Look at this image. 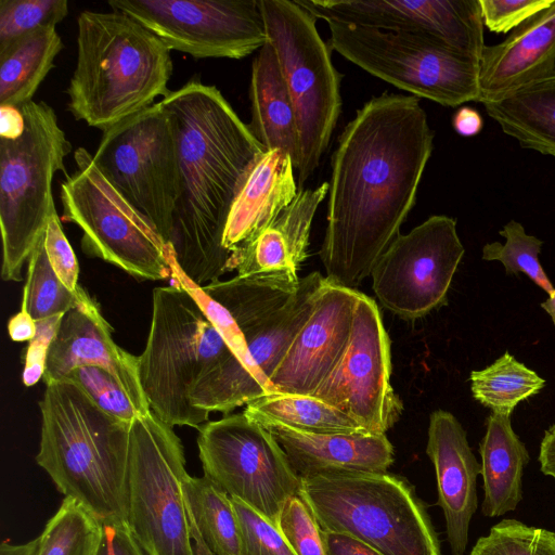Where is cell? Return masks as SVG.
<instances>
[{"label": "cell", "instance_id": "cell-1", "mask_svg": "<svg viewBox=\"0 0 555 555\" xmlns=\"http://www.w3.org/2000/svg\"><path fill=\"white\" fill-rule=\"evenodd\" d=\"M434 147L420 99L385 92L338 138L320 249L326 279L356 289L400 235Z\"/></svg>", "mask_w": 555, "mask_h": 555}, {"label": "cell", "instance_id": "cell-2", "mask_svg": "<svg viewBox=\"0 0 555 555\" xmlns=\"http://www.w3.org/2000/svg\"><path fill=\"white\" fill-rule=\"evenodd\" d=\"M160 102L172 119L180 170L169 246L182 272L205 286L232 271L222 244L227 221L266 149L215 86L191 79Z\"/></svg>", "mask_w": 555, "mask_h": 555}, {"label": "cell", "instance_id": "cell-3", "mask_svg": "<svg viewBox=\"0 0 555 555\" xmlns=\"http://www.w3.org/2000/svg\"><path fill=\"white\" fill-rule=\"evenodd\" d=\"M39 408L37 464L101 525L127 524L131 423L102 411L68 379L47 384Z\"/></svg>", "mask_w": 555, "mask_h": 555}, {"label": "cell", "instance_id": "cell-4", "mask_svg": "<svg viewBox=\"0 0 555 555\" xmlns=\"http://www.w3.org/2000/svg\"><path fill=\"white\" fill-rule=\"evenodd\" d=\"M67 94L75 119L103 132L167 96L170 50L142 24L117 12L82 11Z\"/></svg>", "mask_w": 555, "mask_h": 555}, {"label": "cell", "instance_id": "cell-5", "mask_svg": "<svg viewBox=\"0 0 555 555\" xmlns=\"http://www.w3.org/2000/svg\"><path fill=\"white\" fill-rule=\"evenodd\" d=\"M300 478L299 495L321 530L352 535L383 555H441L427 507L404 477L386 470Z\"/></svg>", "mask_w": 555, "mask_h": 555}, {"label": "cell", "instance_id": "cell-6", "mask_svg": "<svg viewBox=\"0 0 555 555\" xmlns=\"http://www.w3.org/2000/svg\"><path fill=\"white\" fill-rule=\"evenodd\" d=\"M216 327L180 285L153 291L152 321L139 377L152 412L169 426L198 428L209 413L192 402L197 382L232 356Z\"/></svg>", "mask_w": 555, "mask_h": 555}, {"label": "cell", "instance_id": "cell-7", "mask_svg": "<svg viewBox=\"0 0 555 555\" xmlns=\"http://www.w3.org/2000/svg\"><path fill=\"white\" fill-rule=\"evenodd\" d=\"M20 109L22 131L0 137L1 278L15 282L55 211L53 178L72 150L50 105L30 101Z\"/></svg>", "mask_w": 555, "mask_h": 555}, {"label": "cell", "instance_id": "cell-8", "mask_svg": "<svg viewBox=\"0 0 555 555\" xmlns=\"http://www.w3.org/2000/svg\"><path fill=\"white\" fill-rule=\"evenodd\" d=\"M268 41L273 47L293 101L299 145V190L319 166L341 108L340 74L317 18L296 0H259Z\"/></svg>", "mask_w": 555, "mask_h": 555}, {"label": "cell", "instance_id": "cell-9", "mask_svg": "<svg viewBox=\"0 0 555 555\" xmlns=\"http://www.w3.org/2000/svg\"><path fill=\"white\" fill-rule=\"evenodd\" d=\"M328 46L413 96L456 107L480 99V62L425 34L327 22Z\"/></svg>", "mask_w": 555, "mask_h": 555}, {"label": "cell", "instance_id": "cell-10", "mask_svg": "<svg viewBox=\"0 0 555 555\" xmlns=\"http://www.w3.org/2000/svg\"><path fill=\"white\" fill-rule=\"evenodd\" d=\"M74 159L60 196L63 219L82 231V251L137 279L171 278V249L155 227L108 182L90 152L78 147Z\"/></svg>", "mask_w": 555, "mask_h": 555}, {"label": "cell", "instance_id": "cell-11", "mask_svg": "<svg viewBox=\"0 0 555 555\" xmlns=\"http://www.w3.org/2000/svg\"><path fill=\"white\" fill-rule=\"evenodd\" d=\"M180 438L153 412L131 423L127 525L150 555H194Z\"/></svg>", "mask_w": 555, "mask_h": 555}, {"label": "cell", "instance_id": "cell-12", "mask_svg": "<svg viewBox=\"0 0 555 555\" xmlns=\"http://www.w3.org/2000/svg\"><path fill=\"white\" fill-rule=\"evenodd\" d=\"M93 159L169 245L180 170L172 119L162 102L104 131Z\"/></svg>", "mask_w": 555, "mask_h": 555}, {"label": "cell", "instance_id": "cell-13", "mask_svg": "<svg viewBox=\"0 0 555 555\" xmlns=\"http://www.w3.org/2000/svg\"><path fill=\"white\" fill-rule=\"evenodd\" d=\"M197 447L204 475L274 526L299 494L301 478L282 447L244 412L199 426Z\"/></svg>", "mask_w": 555, "mask_h": 555}, {"label": "cell", "instance_id": "cell-14", "mask_svg": "<svg viewBox=\"0 0 555 555\" xmlns=\"http://www.w3.org/2000/svg\"><path fill=\"white\" fill-rule=\"evenodd\" d=\"M108 5L142 24L170 51L195 59L240 60L268 42L259 0H111Z\"/></svg>", "mask_w": 555, "mask_h": 555}, {"label": "cell", "instance_id": "cell-15", "mask_svg": "<svg viewBox=\"0 0 555 555\" xmlns=\"http://www.w3.org/2000/svg\"><path fill=\"white\" fill-rule=\"evenodd\" d=\"M465 254L456 220L435 215L400 234L376 262L371 276L379 302L404 320H416L447 304Z\"/></svg>", "mask_w": 555, "mask_h": 555}, {"label": "cell", "instance_id": "cell-16", "mask_svg": "<svg viewBox=\"0 0 555 555\" xmlns=\"http://www.w3.org/2000/svg\"><path fill=\"white\" fill-rule=\"evenodd\" d=\"M390 341L375 301L359 292L349 344L312 395L372 434H386L403 404L390 385Z\"/></svg>", "mask_w": 555, "mask_h": 555}, {"label": "cell", "instance_id": "cell-17", "mask_svg": "<svg viewBox=\"0 0 555 555\" xmlns=\"http://www.w3.org/2000/svg\"><path fill=\"white\" fill-rule=\"evenodd\" d=\"M317 20L435 37L480 62L483 20L479 0H296Z\"/></svg>", "mask_w": 555, "mask_h": 555}, {"label": "cell", "instance_id": "cell-18", "mask_svg": "<svg viewBox=\"0 0 555 555\" xmlns=\"http://www.w3.org/2000/svg\"><path fill=\"white\" fill-rule=\"evenodd\" d=\"M358 294L326 279L310 317L271 375L275 392L314 393L349 344Z\"/></svg>", "mask_w": 555, "mask_h": 555}, {"label": "cell", "instance_id": "cell-19", "mask_svg": "<svg viewBox=\"0 0 555 555\" xmlns=\"http://www.w3.org/2000/svg\"><path fill=\"white\" fill-rule=\"evenodd\" d=\"M112 331L96 301L79 286L78 299L64 314L50 347L43 380L47 385L63 379L74 369L100 366L125 386L144 413H150L139 377L138 357L119 347Z\"/></svg>", "mask_w": 555, "mask_h": 555}, {"label": "cell", "instance_id": "cell-20", "mask_svg": "<svg viewBox=\"0 0 555 555\" xmlns=\"http://www.w3.org/2000/svg\"><path fill=\"white\" fill-rule=\"evenodd\" d=\"M426 453L436 474L438 505L452 555H464L469 525L478 507L477 478L481 465L468 443L467 433L449 411L429 416Z\"/></svg>", "mask_w": 555, "mask_h": 555}, {"label": "cell", "instance_id": "cell-21", "mask_svg": "<svg viewBox=\"0 0 555 555\" xmlns=\"http://www.w3.org/2000/svg\"><path fill=\"white\" fill-rule=\"evenodd\" d=\"M554 70L555 0L502 42L485 47L479 64V102L501 98Z\"/></svg>", "mask_w": 555, "mask_h": 555}, {"label": "cell", "instance_id": "cell-22", "mask_svg": "<svg viewBox=\"0 0 555 555\" xmlns=\"http://www.w3.org/2000/svg\"><path fill=\"white\" fill-rule=\"evenodd\" d=\"M256 422L273 435L300 477L327 472H386L395 461L386 434H312L274 422Z\"/></svg>", "mask_w": 555, "mask_h": 555}, {"label": "cell", "instance_id": "cell-23", "mask_svg": "<svg viewBox=\"0 0 555 555\" xmlns=\"http://www.w3.org/2000/svg\"><path fill=\"white\" fill-rule=\"evenodd\" d=\"M294 170L291 156L278 149L256 159L234 199L223 234V247L232 258L297 196Z\"/></svg>", "mask_w": 555, "mask_h": 555}, {"label": "cell", "instance_id": "cell-24", "mask_svg": "<svg viewBox=\"0 0 555 555\" xmlns=\"http://www.w3.org/2000/svg\"><path fill=\"white\" fill-rule=\"evenodd\" d=\"M328 188V182H324L315 189L298 190L294 201L233 256L232 270L238 275L280 270L297 272L308 256L312 220Z\"/></svg>", "mask_w": 555, "mask_h": 555}, {"label": "cell", "instance_id": "cell-25", "mask_svg": "<svg viewBox=\"0 0 555 555\" xmlns=\"http://www.w3.org/2000/svg\"><path fill=\"white\" fill-rule=\"evenodd\" d=\"M251 121L248 125L266 151L281 150L300 164L297 119L276 53L268 41L254 59L249 87Z\"/></svg>", "mask_w": 555, "mask_h": 555}, {"label": "cell", "instance_id": "cell-26", "mask_svg": "<svg viewBox=\"0 0 555 555\" xmlns=\"http://www.w3.org/2000/svg\"><path fill=\"white\" fill-rule=\"evenodd\" d=\"M483 500L487 517L503 516L522 500V477L530 461L526 444L512 426V415L492 413L479 443Z\"/></svg>", "mask_w": 555, "mask_h": 555}, {"label": "cell", "instance_id": "cell-27", "mask_svg": "<svg viewBox=\"0 0 555 555\" xmlns=\"http://www.w3.org/2000/svg\"><path fill=\"white\" fill-rule=\"evenodd\" d=\"M482 104L503 132L521 147L555 157V70Z\"/></svg>", "mask_w": 555, "mask_h": 555}, {"label": "cell", "instance_id": "cell-28", "mask_svg": "<svg viewBox=\"0 0 555 555\" xmlns=\"http://www.w3.org/2000/svg\"><path fill=\"white\" fill-rule=\"evenodd\" d=\"M299 285L297 272L280 270L237 274L202 287L230 312L244 333L284 308L296 295Z\"/></svg>", "mask_w": 555, "mask_h": 555}, {"label": "cell", "instance_id": "cell-29", "mask_svg": "<svg viewBox=\"0 0 555 555\" xmlns=\"http://www.w3.org/2000/svg\"><path fill=\"white\" fill-rule=\"evenodd\" d=\"M62 49V39L53 26L0 46V106L20 108L33 101Z\"/></svg>", "mask_w": 555, "mask_h": 555}, {"label": "cell", "instance_id": "cell-30", "mask_svg": "<svg viewBox=\"0 0 555 555\" xmlns=\"http://www.w3.org/2000/svg\"><path fill=\"white\" fill-rule=\"evenodd\" d=\"M182 492L186 512L215 555H240L242 534L232 498L212 479L185 475Z\"/></svg>", "mask_w": 555, "mask_h": 555}, {"label": "cell", "instance_id": "cell-31", "mask_svg": "<svg viewBox=\"0 0 555 555\" xmlns=\"http://www.w3.org/2000/svg\"><path fill=\"white\" fill-rule=\"evenodd\" d=\"M244 413L254 421H269L312 434H365L358 422L313 397L274 392L246 404Z\"/></svg>", "mask_w": 555, "mask_h": 555}, {"label": "cell", "instance_id": "cell-32", "mask_svg": "<svg viewBox=\"0 0 555 555\" xmlns=\"http://www.w3.org/2000/svg\"><path fill=\"white\" fill-rule=\"evenodd\" d=\"M473 398L492 413L512 415L522 401L538 395L545 379L508 351L490 365L470 372Z\"/></svg>", "mask_w": 555, "mask_h": 555}, {"label": "cell", "instance_id": "cell-33", "mask_svg": "<svg viewBox=\"0 0 555 555\" xmlns=\"http://www.w3.org/2000/svg\"><path fill=\"white\" fill-rule=\"evenodd\" d=\"M102 525L83 507L65 498L39 535L38 555H96Z\"/></svg>", "mask_w": 555, "mask_h": 555}, {"label": "cell", "instance_id": "cell-34", "mask_svg": "<svg viewBox=\"0 0 555 555\" xmlns=\"http://www.w3.org/2000/svg\"><path fill=\"white\" fill-rule=\"evenodd\" d=\"M78 289L72 292L56 275L40 238L28 260L21 309L26 310L35 321L65 314L75 306Z\"/></svg>", "mask_w": 555, "mask_h": 555}, {"label": "cell", "instance_id": "cell-35", "mask_svg": "<svg viewBox=\"0 0 555 555\" xmlns=\"http://www.w3.org/2000/svg\"><path fill=\"white\" fill-rule=\"evenodd\" d=\"M499 234L505 243L491 242L482 247V260L500 261L507 275L526 274L548 296L555 291L550 278L541 266L539 255L543 241L527 234L521 223L508 221Z\"/></svg>", "mask_w": 555, "mask_h": 555}, {"label": "cell", "instance_id": "cell-36", "mask_svg": "<svg viewBox=\"0 0 555 555\" xmlns=\"http://www.w3.org/2000/svg\"><path fill=\"white\" fill-rule=\"evenodd\" d=\"M469 555H555V531L503 519L476 541Z\"/></svg>", "mask_w": 555, "mask_h": 555}, {"label": "cell", "instance_id": "cell-37", "mask_svg": "<svg viewBox=\"0 0 555 555\" xmlns=\"http://www.w3.org/2000/svg\"><path fill=\"white\" fill-rule=\"evenodd\" d=\"M63 379L75 383L102 411L120 421L132 423L138 416L147 414L142 411L125 386L103 367H77Z\"/></svg>", "mask_w": 555, "mask_h": 555}, {"label": "cell", "instance_id": "cell-38", "mask_svg": "<svg viewBox=\"0 0 555 555\" xmlns=\"http://www.w3.org/2000/svg\"><path fill=\"white\" fill-rule=\"evenodd\" d=\"M68 13L66 0H1L0 46L42 27H55Z\"/></svg>", "mask_w": 555, "mask_h": 555}, {"label": "cell", "instance_id": "cell-39", "mask_svg": "<svg viewBox=\"0 0 555 555\" xmlns=\"http://www.w3.org/2000/svg\"><path fill=\"white\" fill-rule=\"evenodd\" d=\"M275 528L296 555H325L322 530L299 494L285 503Z\"/></svg>", "mask_w": 555, "mask_h": 555}, {"label": "cell", "instance_id": "cell-40", "mask_svg": "<svg viewBox=\"0 0 555 555\" xmlns=\"http://www.w3.org/2000/svg\"><path fill=\"white\" fill-rule=\"evenodd\" d=\"M232 502L242 534L240 555H296L274 525L243 502Z\"/></svg>", "mask_w": 555, "mask_h": 555}, {"label": "cell", "instance_id": "cell-41", "mask_svg": "<svg viewBox=\"0 0 555 555\" xmlns=\"http://www.w3.org/2000/svg\"><path fill=\"white\" fill-rule=\"evenodd\" d=\"M554 0H479L483 25L493 33L506 34L548 8Z\"/></svg>", "mask_w": 555, "mask_h": 555}, {"label": "cell", "instance_id": "cell-42", "mask_svg": "<svg viewBox=\"0 0 555 555\" xmlns=\"http://www.w3.org/2000/svg\"><path fill=\"white\" fill-rule=\"evenodd\" d=\"M41 238L54 272L68 289L76 293L80 286L79 266L56 210L51 215Z\"/></svg>", "mask_w": 555, "mask_h": 555}, {"label": "cell", "instance_id": "cell-43", "mask_svg": "<svg viewBox=\"0 0 555 555\" xmlns=\"http://www.w3.org/2000/svg\"><path fill=\"white\" fill-rule=\"evenodd\" d=\"M64 314L36 321L37 332L28 343L23 370V383L30 387L43 378L50 347L55 339Z\"/></svg>", "mask_w": 555, "mask_h": 555}, {"label": "cell", "instance_id": "cell-44", "mask_svg": "<svg viewBox=\"0 0 555 555\" xmlns=\"http://www.w3.org/2000/svg\"><path fill=\"white\" fill-rule=\"evenodd\" d=\"M96 555H150L127 524H103Z\"/></svg>", "mask_w": 555, "mask_h": 555}, {"label": "cell", "instance_id": "cell-45", "mask_svg": "<svg viewBox=\"0 0 555 555\" xmlns=\"http://www.w3.org/2000/svg\"><path fill=\"white\" fill-rule=\"evenodd\" d=\"M321 534L325 555H383L374 547L352 535L323 530Z\"/></svg>", "mask_w": 555, "mask_h": 555}, {"label": "cell", "instance_id": "cell-46", "mask_svg": "<svg viewBox=\"0 0 555 555\" xmlns=\"http://www.w3.org/2000/svg\"><path fill=\"white\" fill-rule=\"evenodd\" d=\"M8 332L14 341H30L37 332L36 321L26 310L21 309L9 320Z\"/></svg>", "mask_w": 555, "mask_h": 555}, {"label": "cell", "instance_id": "cell-47", "mask_svg": "<svg viewBox=\"0 0 555 555\" xmlns=\"http://www.w3.org/2000/svg\"><path fill=\"white\" fill-rule=\"evenodd\" d=\"M538 461L540 470L555 480V423L545 429L542 437Z\"/></svg>", "mask_w": 555, "mask_h": 555}, {"label": "cell", "instance_id": "cell-48", "mask_svg": "<svg viewBox=\"0 0 555 555\" xmlns=\"http://www.w3.org/2000/svg\"><path fill=\"white\" fill-rule=\"evenodd\" d=\"M483 120L480 114L468 106L461 107L453 117L454 130L464 137H472L482 129Z\"/></svg>", "mask_w": 555, "mask_h": 555}, {"label": "cell", "instance_id": "cell-49", "mask_svg": "<svg viewBox=\"0 0 555 555\" xmlns=\"http://www.w3.org/2000/svg\"><path fill=\"white\" fill-rule=\"evenodd\" d=\"M39 545V537L25 544L15 545L3 542L0 547V555H38Z\"/></svg>", "mask_w": 555, "mask_h": 555}, {"label": "cell", "instance_id": "cell-50", "mask_svg": "<svg viewBox=\"0 0 555 555\" xmlns=\"http://www.w3.org/2000/svg\"><path fill=\"white\" fill-rule=\"evenodd\" d=\"M189 516V515H188ZM194 555H215L189 517Z\"/></svg>", "mask_w": 555, "mask_h": 555}, {"label": "cell", "instance_id": "cell-51", "mask_svg": "<svg viewBox=\"0 0 555 555\" xmlns=\"http://www.w3.org/2000/svg\"><path fill=\"white\" fill-rule=\"evenodd\" d=\"M541 308L550 315L555 326V291L546 300L541 302Z\"/></svg>", "mask_w": 555, "mask_h": 555}]
</instances>
